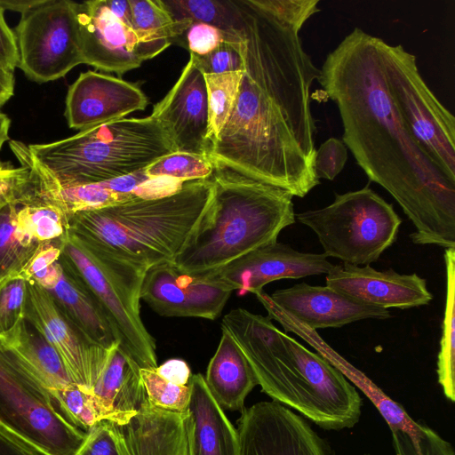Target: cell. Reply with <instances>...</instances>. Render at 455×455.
I'll return each mask as SVG.
<instances>
[{
  "label": "cell",
  "instance_id": "cell-42",
  "mask_svg": "<svg viewBox=\"0 0 455 455\" xmlns=\"http://www.w3.org/2000/svg\"><path fill=\"white\" fill-rule=\"evenodd\" d=\"M67 236L40 243L32 258L17 276L28 281L58 261Z\"/></svg>",
  "mask_w": 455,
  "mask_h": 455
},
{
  "label": "cell",
  "instance_id": "cell-38",
  "mask_svg": "<svg viewBox=\"0 0 455 455\" xmlns=\"http://www.w3.org/2000/svg\"><path fill=\"white\" fill-rule=\"evenodd\" d=\"M225 41L243 40L232 36L213 26L195 22L173 43H180V44L187 48L191 54L202 56L208 54Z\"/></svg>",
  "mask_w": 455,
  "mask_h": 455
},
{
  "label": "cell",
  "instance_id": "cell-15",
  "mask_svg": "<svg viewBox=\"0 0 455 455\" xmlns=\"http://www.w3.org/2000/svg\"><path fill=\"white\" fill-rule=\"evenodd\" d=\"M332 266L323 253L299 251L276 241L196 278L243 295L262 291L274 281L327 274Z\"/></svg>",
  "mask_w": 455,
  "mask_h": 455
},
{
  "label": "cell",
  "instance_id": "cell-37",
  "mask_svg": "<svg viewBox=\"0 0 455 455\" xmlns=\"http://www.w3.org/2000/svg\"><path fill=\"white\" fill-rule=\"evenodd\" d=\"M27 280L13 276L0 284V336L11 331L24 318Z\"/></svg>",
  "mask_w": 455,
  "mask_h": 455
},
{
  "label": "cell",
  "instance_id": "cell-30",
  "mask_svg": "<svg viewBox=\"0 0 455 455\" xmlns=\"http://www.w3.org/2000/svg\"><path fill=\"white\" fill-rule=\"evenodd\" d=\"M243 71L222 74H204L208 103L207 140L216 141L230 116L238 97Z\"/></svg>",
  "mask_w": 455,
  "mask_h": 455
},
{
  "label": "cell",
  "instance_id": "cell-19",
  "mask_svg": "<svg viewBox=\"0 0 455 455\" xmlns=\"http://www.w3.org/2000/svg\"><path fill=\"white\" fill-rule=\"evenodd\" d=\"M326 286L361 303L389 309L427 305L433 299L426 279L417 274H399L389 268L378 271L347 263L333 265L326 274Z\"/></svg>",
  "mask_w": 455,
  "mask_h": 455
},
{
  "label": "cell",
  "instance_id": "cell-9",
  "mask_svg": "<svg viewBox=\"0 0 455 455\" xmlns=\"http://www.w3.org/2000/svg\"><path fill=\"white\" fill-rule=\"evenodd\" d=\"M384 69L393 102L414 141L455 183V118L422 78L415 55L401 44H381Z\"/></svg>",
  "mask_w": 455,
  "mask_h": 455
},
{
  "label": "cell",
  "instance_id": "cell-28",
  "mask_svg": "<svg viewBox=\"0 0 455 455\" xmlns=\"http://www.w3.org/2000/svg\"><path fill=\"white\" fill-rule=\"evenodd\" d=\"M19 206L0 211V284L22 271L40 243L19 225Z\"/></svg>",
  "mask_w": 455,
  "mask_h": 455
},
{
  "label": "cell",
  "instance_id": "cell-44",
  "mask_svg": "<svg viewBox=\"0 0 455 455\" xmlns=\"http://www.w3.org/2000/svg\"><path fill=\"white\" fill-rule=\"evenodd\" d=\"M156 371L166 380L180 386L188 385L192 376L189 366L181 359H170L157 366Z\"/></svg>",
  "mask_w": 455,
  "mask_h": 455
},
{
  "label": "cell",
  "instance_id": "cell-17",
  "mask_svg": "<svg viewBox=\"0 0 455 455\" xmlns=\"http://www.w3.org/2000/svg\"><path fill=\"white\" fill-rule=\"evenodd\" d=\"M231 292L183 274L172 262H167L146 273L140 298L163 316L214 320L221 314Z\"/></svg>",
  "mask_w": 455,
  "mask_h": 455
},
{
  "label": "cell",
  "instance_id": "cell-48",
  "mask_svg": "<svg viewBox=\"0 0 455 455\" xmlns=\"http://www.w3.org/2000/svg\"><path fill=\"white\" fill-rule=\"evenodd\" d=\"M43 0H0V8L23 14L28 10L41 4Z\"/></svg>",
  "mask_w": 455,
  "mask_h": 455
},
{
  "label": "cell",
  "instance_id": "cell-4",
  "mask_svg": "<svg viewBox=\"0 0 455 455\" xmlns=\"http://www.w3.org/2000/svg\"><path fill=\"white\" fill-rule=\"evenodd\" d=\"M213 163L212 198L172 262L195 277L276 242L296 220L289 192Z\"/></svg>",
  "mask_w": 455,
  "mask_h": 455
},
{
  "label": "cell",
  "instance_id": "cell-20",
  "mask_svg": "<svg viewBox=\"0 0 455 455\" xmlns=\"http://www.w3.org/2000/svg\"><path fill=\"white\" fill-rule=\"evenodd\" d=\"M269 297L287 315L315 331L363 319L391 317L388 309L361 303L326 285L300 283L276 290Z\"/></svg>",
  "mask_w": 455,
  "mask_h": 455
},
{
  "label": "cell",
  "instance_id": "cell-25",
  "mask_svg": "<svg viewBox=\"0 0 455 455\" xmlns=\"http://www.w3.org/2000/svg\"><path fill=\"white\" fill-rule=\"evenodd\" d=\"M1 337L50 392L75 383L54 347L25 318Z\"/></svg>",
  "mask_w": 455,
  "mask_h": 455
},
{
  "label": "cell",
  "instance_id": "cell-39",
  "mask_svg": "<svg viewBox=\"0 0 455 455\" xmlns=\"http://www.w3.org/2000/svg\"><path fill=\"white\" fill-rule=\"evenodd\" d=\"M347 160V148L337 138L325 140L315 151V172L318 179L333 180Z\"/></svg>",
  "mask_w": 455,
  "mask_h": 455
},
{
  "label": "cell",
  "instance_id": "cell-5",
  "mask_svg": "<svg viewBox=\"0 0 455 455\" xmlns=\"http://www.w3.org/2000/svg\"><path fill=\"white\" fill-rule=\"evenodd\" d=\"M28 146L63 188L133 173L177 151L167 132L151 116L123 118L63 140Z\"/></svg>",
  "mask_w": 455,
  "mask_h": 455
},
{
  "label": "cell",
  "instance_id": "cell-40",
  "mask_svg": "<svg viewBox=\"0 0 455 455\" xmlns=\"http://www.w3.org/2000/svg\"><path fill=\"white\" fill-rule=\"evenodd\" d=\"M27 179L24 166H13L0 160V211L11 204H19Z\"/></svg>",
  "mask_w": 455,
  "mask_h": 455
},
{
  "label": "cell",
  "instance_id": "cell-21",
  "mask_svg": "<svg viewBox=\"0 0 455 455\" xmlns=\"http://www.w3.org/2000/svg\"><path fill=\"white\" fill-rule=\"evenodd\" d=\"M187 412L152 404L147 398L127 422L106 420L120 455H188Z\"/></svg>",
  "mask_w": 455,
  "mask_h": 455
},
{
  "label": "cell",
  "instance_id": "cell-6",
  "mask_svg": "<svg viewBox=\"0 0 455 455\" xmlns=\"http://www.w3.org/2000/svg\"><path fill=\"white\" fill-rule=\"evenodd\" d=\"M221 330L235 340L261 390L325 430L357 423L304 373L285 347L282 332L267 316L236 308L224 315Z\"/></svg>",
  "mask_w": 455,
  "mask_h": 455
},
{
  "label": "cell",
  "instance_id": "cell-10",
  "mask_svg": "<svg viewBox=\"0 0 455 455\" xmlns=\"http://www.w3.org/2000/svg\"><path fill=\"white\" fill-rule=\"evenodd\" d=\"M76 7L70 0H43L21 14L14 33L18 68L28 79L53 81L84 64Z\"/></svg>",
  "mask_w": 455,
  "mask_h": 455
},
{
  "label": "cell",
  "instance_id": "cell-18",
  "mask_svg": "<svg viewBox=\"0 0 455 455\" xmlns=\"http://www.w3.org/2000/svg\"><path fill=\"white\" fill-rule=\"evenodd\" d=\"M146 94L123 79L89 70L68 87L65 116L70 128L84 131L144 110Z\"/></svg>",
  "mask_w": 455,
  "mask_h": 455
},
{
  "label": "cell",
  "instance_id": "cell-27",
  "mask_svg": "<svg viewBox=\"0 0 455 455\" xmlns=\"http://www.w3.org/2000/svg\"><path fill=\"white\" fill-rule=\"evenodd\" d=\"M173 20L213 26L243 40V20L236 0H163Z\"/></svg>",
  "mask_w": 455,
  "mask_h": 455
},
{
  "label": "cell",
  "instance_id": "cell-45",
  "mask_svg": "<svg viewBox=\"0 0 455 455\" xmlns=\"http://www.w3.org/2000/svg\"><path fill=\"white\" fill-rule=\"evenodd\" d=\"M0 455H43L29 443L0 427Z\"/></svg>",
  "mask_w": 455,
  "mask_h": 455
},
{
  "label": "cell",
  "instance_id": "cell-16",
  "mask_svg": "<svg viewBox=\"0 0 455 455\" xmlns=\"http://www.w3.org/2000/svg\"><path fill=\"white\" fill-rule=\"evenodd\" d=\"M151 116L167 132L177 151L210 157L206 84L190 58L172 88L155 105Z\"/></svg>",
  "mask_w": 455,
  "mask_h": 455
},
{
  "label": "cell",
  "instance_id": "cell-1",
  "mask_svg": "<svg viewBox=\"0 0 455 455\" xmlns=\"http://www.w3.org/2000/svg\"><path fill=\"white\" fill-rule=\"evenodd\" d=\"M382 41L355 28L326 56L317 81L337 105L357 164L415 227L411 242L455 248V183L406 130L388 92Z\"/></svg>",
  "mask_w": 455,
  "mask_h": 455
},
{
  "label": "cell",
  "instance_id": "cell-22",
  "mask_svg": "<svg viewBox=\"0 0 455 455\" xmlns=\"http://www.w3.org/2000/svg\"><path fill=\"white\" fill-rule=\"evenodd\" d=\"M30 280L46 290L61 311L92 342L108 350L118 345L94 296L61 258Z\"/></svg>",
  "mask_w": 455,
  "mask_h": 455
},
{
  "label": "cell",
  "instance_id": "cell-23",
  "mask_svg": "<svg viewBox=\"0 0 455 455\" xmlns=\"http://www.w3.org/2000/svg\"><path fill=\"white\" fill-rule=\"evenodd\" d=\"M188 408V455H240L237 429L211 395L202 374L192 375Z\"/></svg>",
  "mask_w": 455,
  "mask_h": 455
},
{
  "label": "cell",
  "instance_id": "cell-31",
  "mask_svg": "<svg viewBox=\"0 0 455 455\" xmlns=\"http://www.w3.org/2000/svg\"><path fill=\"white\" fill-rule=\"evenodd\" d=\"M135 31L153 40L167 39L172 44L193 23L173 20L163 0H129Z\"/></svg>",
  "mask_w": 455,
  "mask_h": 455
},
{
  "label": "cell",
  "instance_id": "cell-32",
  "mask_svg": "<svg viewBox=\"0 0 455 455\" xmlns=\"http://www.w3.org/2000/svg\"><path fill=\"white\" fill-rule=\"evenodd\" d=\"M61 413L75 427L84 432L105 420L94 395L76 383L50 392Z\"/></svg>",
  "mask_w": 455,
  "mask_h": 455
},
{
  "label": "cell",
  "instance_id": "cell-12",
  "mask_svg": "<svg viewBox=\"0 0 455 455\" xmlns=\"http://www.w3.org/2000/svg\"><path fill=\"white\" fill-rule=\"evenodd\" d=\"M76 18L84 64L119 76L140 67L172 44L139 34L117 20L105 0L76 3Z\"/></svg>",
  "mask_w": 455,
  "mask_h": 455
},
{
  "label": "cell",
  "instance_id": "cell-8",
  "mask_svg": "<svg viewBox=\"0 0 455 455\" xmlns=\"http://www.w3.org/2000/svg\"><path fill=\"white\" fill-rule=\"evenodd\" d=\"M0 427L43 455H75L87 435L66 419L50 391L1 336Z\"/></svg>",
  "mask_w": 455,
  "mask_h": 455
},
{
  "label": "cell",
  "instance_id": "cell-41",
  "mask_svg": "<svg viewBox=\"0 0 455 455\" xmlns=\"http://www.w3.org/2000/svg\"><path fill=\"white\" fill-rule=\"evenodd\" d=\"M86 438L75 455H120L106 420L86 432Z\"/></svg>",
  "mask_w": 455,
  "mask_h": 455
},
{
  "label": "cell",
  "instance_id": "cell-33",
  "mask_svg": "<svg viewBox=\"0 0 455 455\" xmlns=\"http://www.w3.org/2000/svg\"><path fill=\"white\" fill-rule=\"evenodd\" d=\"M214 163L208 156L174 151L145 169L150 177H170L181 181L212 177Z\"/></svg>",
  "mask_w": 455,
  "mask_h": 455
},
{
  "label": "cell",
  "instance_id": "cell-46",
  "mask_svg": "<svg viewBox=\"0 0 455 455\" xmlns=\"http://www.w3.org/2000/svg\"><path fill=\"white\" fill-rule=\"evenodd\" d=\"M113 15L129 28L132 27V15L129 0H105Z\"/></svg>",
  "mask_w": 455,
  "mask_h": 455
},
{
  "label": "cell",
  "instance_id": "cell-26",
  "mask_svg": "<svg viewBox=\"0 0 455 455\" xmlns=\"http://www.w3.org/2000/svg\"><path fill=\"white\" fill-rule=\"evenodd\" d=\"M307 341L347 378L349 382L354 383L363 392L386 420L391 431L401 429L413 435L418 433L421 427L420 423L414 421L399 403L387 395L363 372L339 356L315 332L310 334Z\"/></svg>",
  "mask_w": 455,
  "mask_h": 455
},
{
  "label": "cell",
  "instance_id": "cell-13",
  "mask_svg": "<svg viewBox=\"0 0 455 455\" xmlns=\"http://www.w3.org/2000/svg\"><path fill=\"white\" fill-rule=\"evenodd\" d=\"M27 286L24 318L54 347L73 381L92 390L110 350L92 342L68 319L42 286L33 280L27 281Z\"/></svg>",
  "mask_w": 455,
  "mask_h": 455
},
{
  "label": "cell",
  "instance_id": "cell-2",
  "mask_svg": "<svg viewBox=\"0 0 455 455\" xmlns=\"http://www.w3.org/2000/svg\"><path fill=\"white\" fill-rule=\"evenodd\" d=\"M310 82L294 73L243 71L229 118L210 157L243 174L304 197L320 180Z\"/></svg>",
  "mask_w": 455,
  "mask_h": 455
},
{
  "label": "cell",
  "instance_id": "cell-49",
  "mask_svg": "<svg viewBox=\"0 0 455 455\" xmlns=\"http://www.w3.org/2000/svg\"><path fill=\"white\" fill-rule=\"evenodd\" d=\"M10 124V118L5 114L0 112V150L4 143L9 140Z\"/></svg>",
  "mask_w": 455,
  "mask_h": 455
},
{
  "label": "cell",
  "instance_id": "cell-34",
  "mask_svg": "<svg viewBox=\"0 0 455 455\" xmlns=\"http://www.w3.org/2000/svg\"><path fill=\"white\" fill-rule=\"evenodd\" d=\"M148 401L162 409L187 412L190 400V386L173 384L160 376L156 368L140 370Z\"/></svg>",
  "mask_w": 455,
  "mask_h": 455
},
{
  "label": "cell",
  "instance_id": "cell-3",
  "mask_svg": "<svg viewBox=\"0 0 455 455\" xmlns=\"http://www.w3.org/2000/svg\"><path fill=\"white\" fill-rule=\"evenodd\" d=\"M212 177L185 181L176 194L134 198L68 217L69 234L140 300L146 273L173 262L212 196Z\"/></svg>",
  "mask_w": 455,
  "mask_h": 455
},
{
  "label": "cell",
  "instance_id": "cell-36",
  "mask_svg": "<svg viewBox=\"0 0 455 455\" xmlns=\"http://www.w3.org/2000/svg\"><path fill=\"white\" fill-rule=\"evenodd\" d=\"M190 59L203 74L245 70L243 41H225L208 54L198 56L190 53Z\"/></svg>",
  "mask_w": 455,
  "mask_h": 455
},
{
  "label": "cell",
  "instance_id": "cell-50",
  "mask_svg": "<svg viewBox=\"0 0 455 455\" xmlns=\"http://www.w3.org/2000/svg\"><path fill=\"white\" fill-rule=\"evenodd\" d=\"M365 455H370V454H365Z\"/></svg>",
  "mask_w": 455,
  "mask_h": 455
},
{
  "label": "cell",
  "instance_id": "cell-24",
  "mask_svg": "<svg viewBox=\"0 0 455 455\" xmlns=\"http://www.w3.org/2000/svg\"><path fill=\"white\" fill-rule=\"evenodd\" d=\"M221 331L219 346L207 367L205 384L223 410H243L247 395L258 382L235 340Z\"/></svg>",
  "mask_w": 455,
  "mask_h": 455
},
{
  "label": "cell",
  "instance_id": "cell-14",
  "mask_svg": "<svg viewBox=\"0 0 455 455\" xmlns=\"http://www.w3.org/2000/svg\"><path fill=\"white\" fill-rule=\"evenodd\" d=\"M237 423L240 455H334L301 415L275 401L243 409Z\"/></svg>",
  "mask_w": 455,
  "mask_h": 455
},
{
  "label": "cell",
  "instance_id": "cell-7",
  "mask_svg": "<svg viewBox=\"0 0 455 455\" xmlns=\"http://www.w3.org/2000/svg\"><path fill=\"white\" fill-rule=\"evenodd\" d=\"M295 219L316 235L327 258L355 266L376 262L396 240L402 223L393 204L368 185L336 193L331 204L297 213Z\"/></svg>",
  "mask_w": 455,
  "mask_h": 455
},
{
  "label": "cell",
  "instance_id": "cell-43",
  "mask_svg": "<svg viewBox=\"0 0 455 455\" xmlns=\"http://www.w3.org/2000/svg\"><path fill=\"white\" fill-rule=\"evenodd\" d=\"M4 13L0 8V68L13 73L18 68L19 52L15 35L8 27Z\"/></svg>",
  "mask_w": 455,
  "mask_h": 455
},
{
  "label": "cell",
  "instance_id": "cell-47",
  "mask_svg": "<svg viewBox=\"0 0 455 455\" xmlns=\"http://www.w3.org/2000/svg\"><path fill=\"white\" fill-rule=\"evenodd\" d=\"M13 73L5 71L0 68V108L3 107L14 93Z\"/></svg>",
  "mask_w": 455,
  "mask_h": 455
},
{
  "label": "cell",
  "instance_id": "cell-29",
  "mask_svg": "<svg viewBox=\"0 0 455 455\" xmlns=\"http://www.w3.org/2000/svg\"><path fill=\"white\" fill-rule=\"evenodd\" d=\"M446 298L437 357V379L443 395L455 401V248L445 249Z\"/></svg>",
  "mask_w": 455,
  "mask_h": 455
},
{
  "label": "cell",
  "instance_id": "cell-11",
  "mask_svg": "<svg viewBox=\"0 0 455 455\" xmlns=\"http://www.w3.org/2000/svg\"><path fill=\"white\" fill-rule=\"evenodd\" d=\"M60 258L94 296L119 348L142 368H156V342L141 321L140 300L135 299L69 232Z\"/></svg>",
  "mask_w": 455,
  "mask_h": 455
},
{
  "label": "cell",
  "instance_id": "cell-35",
  "mask_svg": "<svg viewBox=\"0 0 455 455\" xmlns=\"http://www.w3.org/2000/svg\"><path fill=\"white\" fill-rule=\"evenodd\" d=\"M391 434L396 455H455L451 443L427 426L414 435L401 429Z\"/></svg>",
  "mask_w": 455,
  "mask_h": 455
}]
</instances>
